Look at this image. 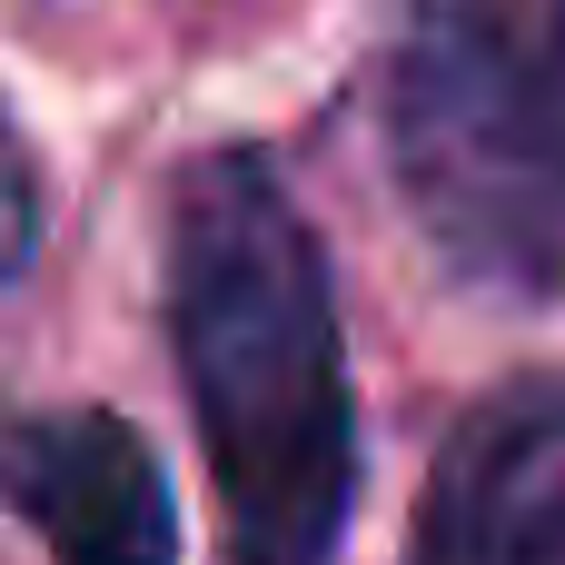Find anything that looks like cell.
Here are the masks:
<instances>
[{"mask_svg":"<svg viewBox=\"0 0 565 565\" xmlns=\"http://www.w3.org/2000/svg\"><path fill=\"white\" fill-rule=\"evenodd\" d=\"M387 169L417 238L497 298L565 288V0H407Z\"/></svg>","mask_w":565,"mask_h":565,"instance_id":"7a4b0ae2","label":"cell"},{"mask_svg":"<svg viewBox=\"0 0 565 565\" xmlns=\"http://www.w3.org/2000/svg\"><path fill=\"white\" fill-rule=\"evenodd\" d=\"M169 348L228 565H338L358 507V387L318 228L258 149H209L169 189Z\"/></svg>","mask_w":565,"mask_h":565,"instance_id":"6da1fadb","label":"cell"},{"mask_svg":"<svg viewBox=\"0 0 565 565\" xmlns=\"http://www.w3.org/2000/svg\"><path fill=\"white\" fill-rule=\"evenodd\" d=\"M0 507L60 565H179V507L149 437L109 407L0 417Z\"/></svg>","mask_w":565,"mask_h":565,"instance_id":"277c9868","label":"cell"},{"mask_svg":"<svg viewBox=\"0 0 565 565\" xmlns=\"http://www.w3.org/2000/svg\"><path fill=\"white\" fill-rule=\"evenodd\" d=\"M30 248H40V169H30V149L0 109V288L30 268Z\"/></svg>","mask_w":565,"mask_h":565,"instance_id":"5b68a950","label":"cell"},{"mask_svg":"<svg viewBox=\"0 0 565 565\" xmlns=\"http://www.w3.org/2000/svg\"><path fill=\"white\" fill-rule=\"evenodd\" d=\"M397 565H565V367L507 377L457 417Z\"/></svg>","mask_w":565,"mask_h":565,"instance_id":"3957f363","label":"cell"}]
</instances>
